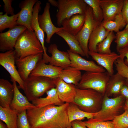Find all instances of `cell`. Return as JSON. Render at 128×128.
<instances>
[{"mask_svg":"<svg viewBox=\"0 0 128 128\" xmlns=\"http://www.w3.org/2000/svg\"><path fill=\"white\" fill-rule=\"evenodd\" d=\"M69 103L53 104L27 110L31 128H67L71 127L67 109Z\"/></svg>","mask_w":128,"mask_h":128,"instance_id":"cell-1","label":"cell"},{"mask_svg":"<svg viewBox=\"0 0 128 128\" xmlns=\"http://www.w3.org/2000/svg\"><path fill=\"white\" fill-rule=\"evenodd\" d=\"M14 50L16 59L43 53L42 46L34 32L27 29L18 37Z\"/></svg>","mask_w":128,"mask_h":128,"instance_id":"cell-2","label":"cell"},{"mask_svg":"<svg viewBox=\"0 0 128 128\" xmlns=\"http://www.w3.org/2000/svg\"><path fill=\"white\" fill-rule=\"evenodd\" d=\"M104 95L91 89H82L77 88L74 102L81 110L90 113H96L101 110Z\"/></svg>","mask_w":128,"mask_h":128,"instance_id":"cell-3","label":"cell"},{"mask_svg":"<svg viewBox=\"0 0 128 128\" xmlns=\"http://www.w3.org/2000/svg\"><path fill=\"white\" fill-rule=\"evenodd\" d=\"M24 81V91L29 101L39 98L51 89L55 87L53 79L29 75Z\"/></svg>","mask_w":128,"mask_h":128,"instance_id":"cell-4","label":"cell"},{"mask_svg":"<svg viewBox=\"0 0 128 128\" xmlns=\"http://www.w3.org/2000/svg\"><path fill=\"white\" fill-rule=\"evenodd\" d=\"M110 77L107 71L86 72L82 75L81 79L77 86L78 88L82 89H92L104 96Z\"/></svg>","mask_w":128,"mask_h":128,"instance_id":"cell-5","label":"cell"},{"mask_svg":"<svg viewBox=\"0 0 128 128\" xmlns=\"http://www.w3.org/2000/svg\"><path fill=\"white\" fill-rule=\"evenodd\" d=\"M56 17L57 24L61 26L62 21L76 14L85 15L87 5L84 0H58Z\"/></svg>","mask_w":128,"mask_h":128,"instance_id":"cell-6","label":"cell"},{"mask_svg":"<svg viewBox=\"0 0 128 128\" xmlns=\"http://www.w3.org/2000/svg\"><path fill=\"white\" fill-rule=\"evenodd\" d=\"M123 98L121 95L110 98L105 95L101 110L93 118L100 121H112L115 117L120 114L123 107Z\"/></svg>","mask_w":128,"mask_h":128,"instance_id":"cell-7","label":"cell"},{"mask_svg":"<svg viewBox=\"0 0 128 128\" xmlns=\"http://www.w3.org/2000/svg\"><path fill=\"white\" fill-rule=\"evenodd\" d=\"M85 16L83 26L75 37L84 53L85 56L88 58L89 56L88 43L90 37L94 29L101 23L98 22L95 19L92 9L88 5Z\"/></svg>","mask_w":128,"mask_h":128,"instance_id":"cell-8","label":"cell"},{"mask_svg":"<svg viewBox=\"0 0 128 128\" xmlns=\"http://www.w3.org/2000/svg\"><path fill=\"white\" fill-rule=\"evenodd\" d=\"M16 59L14 50L0 53V64L8 72L12 79L18 83V87L24 90V81L22 79L15 65Z\"/></svg>","mask_w":128,"mask_h":128,"instance_id":"cell-9","label":"cell"},{"mask_svg":"<svg viewBox=\"0 0 128 128\" xmlns=\"http://www.w3.org/2000/svg\"><path fill=\"white\" fill-rule=\"evenodd\" d=\"M25 27L18 25L8 31L0 33V51L3 52L14 50L18 39L26 29Z\"/></svg>","mask_w":128,"mask_h":128,"instance_id":"cell-10","label":"cell"},{"mask_svg":"<svg viewBox=\"0 0 128 128\" xmlns=\"http://www.w3.org/2000/svg\"><path fill=\"white\" fill-rule=\"evenodd\" d=\"M43 53L27 56L21 59H16L15 64L18 73L24 81L35 69L38 62L42 59Z\"/></svg>","mask_w":128,"mask_h":128,"instance_id":"cell-11","label":"cell"},{"mask_svg":"<svg viewBox=\"0 0 128 128\" xmlns=\"http://www.w3.org/2000/svg\"><path fill=\"white\" fill-rule=\"evenodd\" d=\"M50 4L48 2L46 3L43 13L41 15H39L38 16L39 26L46 34L45 41L48 43H50L51 38L54 34L63 30L62 27H56L53 24L50 15Z\"/></svg>","mask_w":128,"mask_h":128,"instance_id":"cell-12","label":"cell"},{"mask_svg":"<svg viewBox=\"0 0 128 128\" xmlns=\"http://www.w3.org/2000/svg\"><path fill=\"white\" fill-rule=\"evenodd\" d=\"M71 61V67L78 70L86 72H103L105 69L102 67L96 64L92 60H87L82 57L79 54L67 50Z\"/></svg>","mask_w":128,"mask_h":128,"instance_id":"cell-13","label":"cell"},{"mask_svg":"<svg viewBox=\"0 0 128 128\" xmlns=\"http://www.w3.org/2000/svg\"><path fill=\"white\" fill-rule=\"evenodd\" d=\"M53 79L59 99L64 102L75 104L74 102L76 94L75 86L65 82L59 77Z\"/></svg>","mask_w":128,"mask_h":128,"instance_id":"cell-14","label":"cell"},{"mask_svg":"<svg viewBox=\"0 0 128 128\" xmlns=\"http://www.w3.org/2000/svg\"><path fill=\"white\" fill-rule=\"evenodd\" d=\"M37 0H24L19 4L21 9L17 23V25L23 26L28 30L33 31L31 27V22L34 6Z\"/></svg>","mask_w":128,"mask_h":128,"instance_id":"cell-15","label":"cell"},{"mask_svg":"<svg viewBox=\"0 0 128 128\" xmlns=\"http://www.w3.org/2000/svg\"><path fill=\"white\" fill-rule=\"evenodd\" d=\"M48 51L51 55L49 64L63 69L71 66V61L67 51L59 50L55 44H51L49 46Z\"/></svg>","mask_w":128,"mask_h":128,"instance_id":"cell-16","label":"cell"},{"mask_svg":"<svg viewBox=\"0 0 128 128\" xmlns=\"http://www.w3.org/2000/svg\"><path fill=\"white\" fill-rule=\"evenodd\" d=\"M89 55L98 65L105 69L110 76L114 74L113 64L120 57L119 55L114 52L110 54H102L89 51Z\"/></svg>","mask_w":128,"mask_h":128,"instance_id":"cell-17","label":"cell"},{"mask_svg":"<svg viewBox=\"0 0 128 128\" xmlns=\"http://www.w3.org/2000/svg\"><path fill=\"white\" fill-rule=\"evenodd\" d=\"M14 88V93L10 108L17 113H20L25 110L36 107L32 104L30 103L26 97L20 92L17 86L16 82L11 79Z\"/></svg>","mask_w":128,"mask_h":128,"instance_id":"cell-18","label":"cell"},{"mask_svg":"<svg viewBox=\"0 0 128 128\" xmlns=\"http://www.w3.org/2000/svg\"><path fill=\"white\" fill-rule=\"evenodd\" d=\"M124 0H100L104 16L103 22L113 19L121 13Z\"/></svg>","mask_w":128,"mask_h":128,"instance_id":"cell-19","label":"cell"},{"mask_svg":"<svg viewBox=\"0 0 128 128\" xmlns=\"http://www.w3.org/2000/svg\"><path fill=\"white\" fill-rule=\"evenodd\" d=\"M41 2L38 0L34 6L31 22V27L42 47L43 50V58L44 59L47 60L50 56L46 53L47 48L44 45V32L40 27L38 21V16L41 9Z\"/></svg>","mask_w":128,"mask_h":128,"instance_id":"cell-20","label":"cell"},{"mask_svg":"<svg viewBox=\"0 0 128 128\" xmlns=\"http://www.w3.org/2000/svg\"><path fill=\"white\" fill-rule=\"evenodd\" d=\"M63 69L45 63L42 59L37 64L29 75L38 76L54 79L59 77Z\"/></svg>","mask_w":128,"mask_h":128,"instance_id":"cell-21","label":"cell"},{"mask_svg":"<svg viewBox=\"0 0 128 128\" xmlns=\"http://www.w3.org/2000/svg\"><path fill=\"white\" fill-rule=\"evenodd\" d=\"M85 15L76 14L62 22L63 30L74 36H76L82 27L85 19Z\"/></svg>","mask_w":128,"mask_h":128,"instance_id":"cell-22","label":"cell"},{"mask_svg":"<svg viewBox=\"0 0 128 128\" xmlns=\"http://www.w3.org/2000/svg\"><path fill=\"white\" fill-rule=\"evenodd\" d=\"M14 93V88L12 83L3 78L0 79V106L9 108Z\"/></svg>","mask_w":128,"mask_h":128,"instance_id":"cell-23","label":"cell"},{"mask_svg":"<svg viewBox=\"0 0 128 128\" xmlns=\"http://www.w3.org/2000/svg\"><path fill=\"white\" fill-rule=\"evenodd\" d=\"M46 93V97L36 99L32 101V104L36 107L40 108L53 104L60 105L65 103L59 99L55 88L51 89Z\"/></svg>","mask_w":128,"mask_h":128,"instance_id":"cell-24","label":"cell"},{"mask_svg":"<svg viewBox=\"0 0 128 128\" xmlns=\"http://www.w3.org/2000/svg\"><path fill=\"white\" fill-rule=\"evenodd\" d=\"M109 32L101 23L98 25L93 30L90 37L88 43L89 51L97 52V45L106 37Z\"/></svg>","mask_w":128,"mask_h":128,"instance_id":"cell-25","label":"cell"},{"mask_svg":"<svg viewBox=\"0 0 128 128\" xmlns=\"http://www.w3.org/2000/svg\"><path fill=\"white\" fill-rule=\"evenodd\" d=\"M125 79L117 72L110 76L107 85L105 95L108 96L120 93L122 88L125 85Z\"/></svg>","mask_w":128,"mask_h":128,"instance_id":"cell-26","label":"cell"},{"mask_svg":"<svg viewBox=\"0 0 128 128\" xmlns=\"http://www.w3.org/2000/svg\"><path fill=\"white\" fill-rule=\"evenodd\" d=\"M67 114L70 123L75 120H81L87 118L88 120L93 118L97 112L90 113L80 109L76 104L69 103L67 109Z\"/></svg>","mask_w":128,"mask_h":128,"instance_id":"cell-27","label":"cell"},{"mask_svg":"<svg viewBox=\"0 0 128 128\" xmlns=\"http://www.w3.org/2000/svg\"><path fill=\"white\" fill-rule=\"evenodd\" d=\"M82 75L80 71L71 67L63 69L59 77L65 82L77 86Z\"/></svg>","mask_w":128,"mask_h":128,"instance_id":"cell-28","label":"cell"},{"mask_svg":"<svg viewBox=\"0 0 128 128\" xmlns=\"http://www.w3.org/2000/svg\"><path fill=\"white\" fill-rule=\"evenodd\" d=\"M62 38L66 42L69 48V50L74 53L85 56L84 53L75 36L64 30L56 33Z\"/></svg>","mask_w":128,"mask_h":128,"instance_id":"cell-29","label":"cell"},{"mask_svg":"<svg viewBox=\"0 0 128 128\" xmlns=\"http://www.w3.org/2000/svg\"><path fill=\"white\" fill-rule=\"evenodd\" d=\"M17 113L9 108L0 106V119L8 128H17Z\"/></svg>","mask_w":128,"mask_h":128,"instance_id":"cell-30","label":"cell"},{"mask_svg":"<svg viewBox=\"0 0 128 128\" xmlns=\"http://www.w3.org/2000/svg\"><path fill=\"white\" fill-rule=\"evenodd\" d=\"M101 23L109 32H114L116 33L125 27L127 24L121 13L116 15L113 20L105 22H102Z\"/></svg>","mask_w":128,"mask_h":128,"instance_id":"cell-31","label":"cell"},{"mask_svg":"<svg viewBox=\"0 0 128 128\" xmlns=\"http://www.w3.org/2000/svg\"><path fill=\"white\" fill-rule=\"evenodd\" d=\"M19 12L13 15L9 16L5 13L0 15V32L2 31L7 28L12 29L17 25V21Z\"/></svg>","mask_w":128,"mask_h":128,"instance_id":"cell-32","label":"cell"},{"mask_svg":"<svg viewBox=\"0 0 128 128\" xmlns=\"http://www.w3.org/2000/svg\"><path fill=\"white\" fill-rule=\"evenodd\" d=\"M115 38V35L114 32L110 31L106 37L97 45V52L102 54H110L112 52L110 49V45Z\"/></svg>","mask_w":128,"mask_h":128,"instance_id":"cell-33","label":"cell"},{"mask_svg":"<svg viewBox=\"0 0 128 128\" xmlns=\"http://www.w3.org/2000/svg\"><path fill=\"white\" fill-rule=\"evenodd\" d=\"M87 5L92 9L93 15L96 20L101 23L104 19L103 14L100 0H84Z\"/></svg>","mask_w":128,"mask_h":128,"instance_id":"cell-34","label":"cell"},{"mask_svg":"<svg viewBox=\"0 0 128 128\" xmlns=\"http://www.w3.org/2000/svg\"><path fill=\"white\" fill-rule=\"evenodd\" d=\"M115 42L116 44L118 52L120 50L128 46V28L116 33Z\"/></svg>","mask_w":128,"mask_h":128,"instance_id":"cell-35","label":"cell"},{"mask_svg":"<svg viewBox=\"0 0 128 128\" xmlns=\"http://www.w3.org/2000/svg\"><path fill=\"white\" fill-rule=\"evenodd\" d=\"M83 122L88 128H115L112 121H100L92 118Z\"/></svg>","mask_w":128,"mask_h":128,"instance_id":"cell-36","label":"cell"},{"mask_svg":"<svg viewBox=\"0 0 128 128\" xmlns=\"http://www.w3.org/2000/svg\"><path fill=\"white\" fill-rule=\"evenodd\" d=\"M112 121L115 128H128V111L125 110L123 113L115 117Z\"/></svg>","mask_w":128,"mask_h":128,"instance_id":"cell-37","label":"cell"},{"mask_svg":"<svg viewBox=\"0 0 128 128\" xmlns=\"http://www.w3.org/2000/svg\"><path fill=\"white\" fill-rule=\"evenodd\" d=\"M124 58L120 57L115 61L114 64L117 73L122 77L128 79V66L124 63Z\"/></svg>","mask_w":128,"mask_h":128,"instance_id":"cell-38","label":"cell"},{"mask_svg":"<svg viewBox=\"0 0 128 128\" xmlns=\"http://www.w3.org/2000/svg\"><path fill=\"white\" fill-rule=\"evenodd\" d=\"M17 128H31L26 110L17 114Z\"/></svg>","mask_w":128,"mask_h":128,"instance_id":"cell-39","label":"cell"},{"mask_svg":"<svg viewBox=\"0 0 128 128\" xmlns=\"http://www.w3.org/2000/svg\"><path fill=\"white\" fill-rule=\"evenodd\" d=\"M4 3V11L5 13L12 15L14 14V9L12 6L13 0H3Z\"/></svg>","mask_w":128,"mask_h":128,"instance_id":"cell-40","label":"cell"},{"mask_svg":"<svg viewBox=\"0 0 128 128\" xmlns=\"http://www.w3.org/2000/svg\"><path fill=\"white\" fill-rule=\"evenodd\" d=\"M121 13L125 21L127 23L128 21V0H124Z\"/></svg>","mask_w":128,"mask_h":128,"instance_id":"cell-41","label":"cell"},{"mask_svg":"<svg viewBox=\"0 0 128 128\" xmlns=\"http://www.w3.org/2000/svg\"><path fill=\"white\" fill-rule=\"evenodd\" d=\"M118 52L119 54L120 57L126 58L124 60V63L128 66V46L120 50Z\"/></svg>","mask_w":128,"mask_h":128,"instance_id":"cell-42","label":"cell"},{"mask_svg":"<svg viewBox=\"0 0 128 128\" xmlns=\"http://www.w3.org/2000/svg\"><path fill=\"white\" fill-rule=\"evenodd\" d=\"M71 123L72 128H88L81 120H75Z\"/></svg>","mask_w":128,"mask_h":128,"instance_id":"cell-43","label":"cell"},{"mask_svg":"<svg viewBox=\"0 0 128 128\" xmlns=\"http://www.w3.org/2000/svg\"><path fill=\"white\" fill-rule=\"evenodd\" d=\"M120 93L126 99H128V87L126 85L123 87L120 90Z\"/></svg>","mask_w":128,"mask_h":128,"instance_id":"cell-44","label":"cell"},{"mask_svg":"<svg viewBox=\"0 0 128 128\" xmlns=\"http://www.w3.org/2000/svg\"><path fill=\"white\" fill-rule=\"evenodd\" d=\"M48 2L52 5L57 7L58 5V1H56L55 0H48Z\"/></svg>","mask_w":128,"mask_h":128,"instance_id":"cell-45","label":"cell"},{"mask_svg":"<svg viewBox=\"0 0 128 128\" xmlns=\"http://www.w3.org/2000/svg\"><path fill=\"white\" fill-rule=\"evenodd\" d=\"M123 108L124 110H127L128 111V99H126V101Z\"/></svg>","mask_w":128,"mask_h":128,"instance_id":"cell-46","label":"cell"},{"mask_svg":"<svg viewBox=\"0 0 128 128\" xmlns=\"http://www.w3.org/2000/svg\"><path fill=\"white\" fill-rule=\"evenodd\" d=\"M0 128H8L6 125L1 120H0Z\"/></svg>","mask_w":128,"mask_h":128,"instance_id":"cell-47","label":"cell"},{"mask_svg":"<svg viewBox=\"0 0 128 128\" xmlns=\"http://www.w3.org/2000/svg\"><path fill=\"white\" fill-rule=\"evenodd\" d=\"M125 85L128 87V78L125 79Z\"/></svg>","mask_w":128,"mask_h":128,"instance_id":"cell-48","label":"cell"},{"mask_svg":"<svg viewBox=\"0 0 128 128\" xmlns=\"http://www.w3.org/2000/svg\"><path fill=\"white\" fill-rule=\"evenodd\" d=\"M125 28H126V29L128 28V21L127 23V25H126L125 27Z\"/></svg>","mask_w":128,"mask_h":128,"instance_id":"cell-49","label":"cell"},{"mask_svg":"<svg viewBox=\"0 0 128 128\" xmlns=\"http://www.w3.org/2000/svg\"><path fill=\"white\" fill-rule=\"evenodd\" d=\"M67 128H72V127H68Z\"/></svg>","mask_w":128,"mask_h":128,"instance_id":"cell-50","label":"cell"},{"mask_svg":"<svg viewBox=\"0 0 128 128\" xmlns=\"http://www.w3.org/2000/svg\"></svg>","mask_w":128,"mask_h":128,"instance_id":"cell-51","label":"cell"}]
</instances>
